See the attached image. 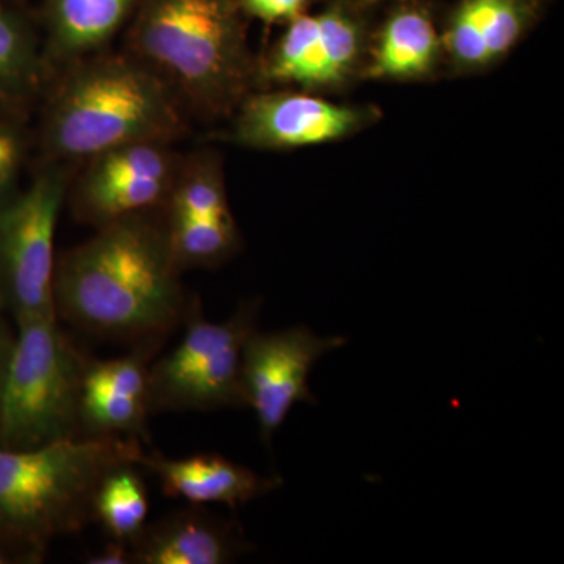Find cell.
<instances>
[{"instance_id":"5bb4252c","label":"cell","mask_w":564,"mask_h":564,"mask_svg":"<svg viewBox=\"0 0 564 564\" xmlns=\"http://www.w3.org/2000/svg\"><path fill=\"white\" fill-rule=\"evenodd\" d=\"M252 549L236 519L199 505L144 525L131 543L132 564H228Z\"/></svg>"},{"instance_id":"cb8c5ba5","label":"cell","mask_w":564,"mask_h":564,"mask_svg":"<svg viewBox=\"0 0 564 564\" xmlns=\"http://www.w3.org/2000/svg\"><path fill=\"white\" fill-rule=\"evenodd\" d=\"M7 563H20L18 562L17 556L11 554L9 549L3 547V545H0V564H7Z\"/></svg>"},{"instance_id":"d6986e66","label":"cell","mask_w":564,"mask_h":564,"mask_svg":"<svg viewBox=\"0 0 564 564\" xmlns=\"http://www.w3.org/2000/svg\"><path fill=\"white\" fill-rule=\"evenodd\" d=\"M148 489L135 463L113 467L99 484L95 497V522L110 540L131 544L148 524Z\"/></svg>"},{"instance_id":"2e32d148","label":"cell","mask_w":564,"mask_h":564,"mask_svg":"<svg viewBox=\"0 0 564 564\" xmlns=\"http://www.w3.org/2000/svg\"><path fill=\"white\" fill-rule=\"evenodd\" d=\"M443 58V36L432 13L421 2H399L370 40L362 79H426Z\"/></svg>"},{"instance_id":"277c9868","label":"cell","mask_w":564,"mask_h":564,"mask_svg":"<svg viewBox=\"0 0 564 564\" xmlns=\"http://www.w3.org/2000/svg\"><path fill=\"white\" fill-rule=\"evenodd\" d=\"M141 441L74 437L10 451L0 447V545L20 563H43L55 540L95 522V497L113 467L135 463Z\"/></svg>"},{"instance_id":"e0dca14e","label":"cell","mask_w":564,"mask_h":564,"mask_svg":"<svg viewBox=\"0 0 564 564\" xmlns=\"http://www.w3.org/2000/svg\"><path fill=\"white\" fill-rule=\"evenodd\" d=\"M139 0H46L44 61L50 74L101 52L128 24Z\"/></svg>"},{"instance_id":"603a6c76","label":"cell","mask_w":564,"mask_h":564,"mask_svg":"<svg viewBox=\"0 0 564 564\" xmlns=\"http://www.w3.org/2000/svg\"><path fill=\"white\" fill-rule=\"evenodd\" d=\"M88 564H132L131 544L110 540L98 554L88 556Z\"/></svg>"},{"instance_id":"ffe728a7","label":"cell","mask_w":564,"mask_h":564,"mask_svg":"<svg viewBox=\"0 0 564 564\" xmlns=\"http://www.w3.org/2000/svg\"><path fill=\"white\" fill-rule=\"evenodd\" d=\"M28 133L20 122L0 118V209L18 195V181L25 155Z\"/></svg>"},{"instance_id":"ba28073f","label":"cell","mask_w":564,"mask_h":564,"mask_svg":"<svg viewBox=\"0 0 564 564\" xmlns=\"http://www.w3.org/2000/svg\"><path fill=\"white\" fill-rule=\"evenodd\" d=\"M366 7L359 0H328L300 14L259 61L258 90L295 87L337 91L361 77L370 47Z\"/></svg>"},{"instance_id":"d4e9b609","label":"cell","mask_w":564,"mask_h":564,"mask_svg":"<svg viewBox=\"0 0 564 564\" xmlns=\"http://www.w3.org/2000/svg\"><path fill=\"white\" fill-rule=\"evenodd\" d=\"M386 2V0H359L362 7L370 9V7L377 6V3ZM395 2H421V0H395Z\"/></svg>"},{"instance_id":"ac0fdd59","label":"cell","mask_w":564,"mask_h":564,"mask_svg":"<svg viewBox=\"0 0 564 564\" xmlns=\"http://www.w3.org/2000/svg\"><path fill=\"white\" fill-rule=\"evenodd\" d=\"M51 80L44 50L31 22L0 0V102L17 106Z\"/></svg>"},{"instance_id":"5b68a950","label":"cell","mask_w":564,"mask_h":564,"mask_svg":"<svg viewBox=\"0 0 564 564\" xmlns=\"http://www.w3.org/2000/svg\"><path fill=\"white\" fill-rule=\"evenodd\" d=\"M17 326L0 447L29 451L80 437V384L87 356L58 325V317L28 318Z\"/></svg>"},{"instance_id":"7402d4cb","label":"cell","mask_w":564,"mask_h":564,"mask_svg":"<svg viewBox=\"0 0 564 564\" xmlns=\"http://www.w3.org/2000/svg\"><path fill=\"white\" fill-rule=\"evenodd\" d=\"M14 343H17V333H13L3 311H0V419H2L3 395H6Z\"/></svg>"},{"instance_id":"8fae6325","label":"cell","mask_w":564,"mask_h":564,"mask_svg":"<svg viewBox=\"0 0 564 564\" xmlns=\"http://www.w3.org/2000/svg\"><path fill=\"white\" fill-rule=\"evenodd\" d=\"M345 344V337H321L306 326L251 333L242 351V388L247 408L258 419L263 443H272L293 404L317 403L311 392L310 375L322 356Z\"/></svg>"},{"instance_id":"7c38bea8","label":"cell","mask_w":564,"mask_h":564,"mask_svg":"<svg viewBox=\"0 0 564 564\" xmlns=\"http://www.w3.org/2000/svg\"><path fill=\"white\" fill-rule=\"evenodd\" d=\"M161 348L139 345L121 358L85 362L80 437L129 436L150 443V361Z\"/></svg>"},{"instance_id":"9a60e30c","label":"cell","mask_w":564,"mask_h":564,"mask_svg":"<svg viewBox=\"0 0 564 564\" xmlns=\"http://www.w3.org/2000/svg\"><path fill=\"white\" fill-rule=\"evenodd\" d=\"M135 464L159 478L166 497L192 505L225 503L232 510L276 491L284 484L278 475L262 477L218 454L169 458L158 452H143Z\"/></svg>"},{"instance_id":"4fadbf2b","label":"cell","mask_w":564,"mask_h":564,"mask_svg":"<svg viewBox=\"0 0 564 564\" xmlns=\"http://www.w3.org/2000/svg\"><path fill=\"white\" fill-rule=\"evenodd\" d=\"M549 0H458L441 31L444 58L459 74L484 73L533 31Z\"/></svg>"},{"instance_id":"9c48e42d","label":"cell","mask_w":564,"mask_h":564,"mask_svg":"<svg viewBox=\"0 0 564 564\" xmlns=\"http://www.w3.org/2000/svg\"><path fill=\"white\" fill-rule=\"evenodd\" d=\"M182 155L173 143L135 141L85 161L70 182V207L77 220L102 228L131 215L161 210L180 172Z\"/></svg>"},{"instance_id":"52a82bcc","label":"cell","mask_w":564,"mask_h":564,"mask_svg":"<svg viewBox=\"0 0 564 564\" xmlns=\"http://www.w3.org/2000/svg\"><path fill=\"white\" fill-rule=\"evenodd\" d=\"M70 166L47 162L0 209V311L14 322L58 317L55 310V231L68 195Z\"/></svg>"},{"instance_id":"3957f363","label":"cell","mask_w":564,"mask_h":564,"mask_svg":"<svg viewBox=\"0 0 564 564\" xmlns=\"http://www.w3.org/2000/svg\"><path fill=\"white\" fill-rule=\"evenodd\" d=\"M126 46L204 120L232 117L258 90L239 0H139Z\"/></svg>"},{"instance_id":"44dd1931","label":"cell","mask_w":564,"mask_h":564,"mask_svg":"<svg viewBox=\"0 0 564 564\" xmlns=\"http://www.w3.org/2000/svg\"><path fill=\"white\" fill-rule=\"evenodd\" d=\"M247 18H254L265 25L288 24L310 10L314 0H239Z\"/></svg>"},{"instance_id":"7a4b0ae2","label":"cell","mask_w":564,"mask_h":564,"mask_svg":"<svg viewBox=\"0 0 564 564\" xmlns=\"http://www.w3.org/2000/svg\"><path fill=\"white\" fill-rule=\"evenodd\" d=\"M51 79L43 120L47 162L84 163L135 141L174 143L187 131L172 88L129 52H96Z\"/></svg>"},{"instance_id":"484cf974","label":"cell","mask_w":564,"mask_h":564,"mask_svg":"<svg viewBox=\"0 0 564 564\" xmlns=\"http://www.w3.org/2000/svg\"><path fill=\"white\" fill-rule=\"evenodd\" d=\"M0 107H9L7 104L0 102Z\"/></svg>"},{"instance_id":"30bf717a","label":"cell","mask_w":564,"mask_h":564,"mask_svg":"<svg viewBox=\"0 0 564 564\" xmlns=\"http://www.w3.org/2000/svg\"><path fill=\"white\" fill-rule=\"evenodd\" d=\"M232 117L234 143L285 151L350 139L372 128L383 111L366 104L329 101L318 93L262 88L250 93Z\"/></svg>"},{"instance_id":"6da1fadb","label":"cell","mask_w":564,"mask_h":564,"mask_svg":"<svg viewBox=\"0 0 564 564\" xmlns=\"http://www.w3.org/2000/svg\"><path fill=\"white\" fill-rule=\"evenodd\" d=\"M58 317L91 336L162 348L192 296L170 250L162 209L96 229L55 262Z\"/></svg>"},{"instance_id":"8992f818","label":"cell","mask_w":564,"mask_h":564,"mask_svg":"<svg viewBox=\"0 0 564 564\" xmlns=\"http://www.w3.org/2000/svg\"><path fill=\"white\" fill-rule=\"evenodd\" d=\"M261 306V299L245 300L229 321L212 323L193 296L180 345L150 367L151 414L247 408L242 351Z\"/></svg>"}]
</instances>
